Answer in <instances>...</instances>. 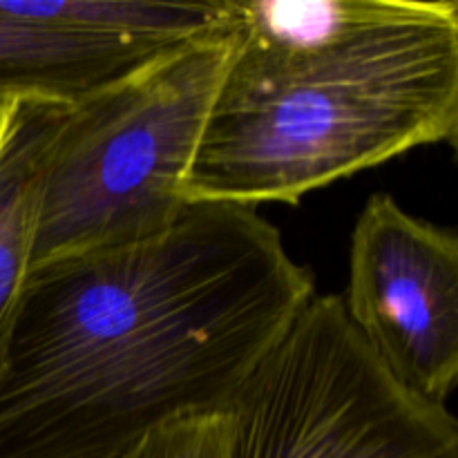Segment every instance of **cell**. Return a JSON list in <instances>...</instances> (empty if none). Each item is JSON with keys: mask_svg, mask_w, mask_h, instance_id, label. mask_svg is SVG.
Masks as SVG:
<instances>
[{"mask_svg": "<svg viewBox=\"0 0 458 458\" xmlns=\"http://www.w3.org/2000/svg\"><path fill=\"white\" fill-rule=\"evenodd\" d=\"M313 295L280 228L237 204L31 268L0 353V458H125L224 414Z\"/></svg>", "mask_w": 458, "mask_h": 458, "instance_id": "1", "label": "cell"}, {"mask_svg": "<svg viewBox=\"0 0 458 458\" xmlns=\"http://www.w3.org/2000/svg\"><path fill=\"white\" fill-rule=\"evenodd\" d=\"M188 204H300L458 137L456 0H233Z\"/></svg>", "mask_w": 458, "mask_h": 458, "instance_id": "2", "label": "cell"}, {"mask_svg": "<svg viewBox=\"0 0 458 458\" xmlns=\"http://www.w3.org/2000/svg\"><path fill=\"white\" fill-rule=\"evenodd\" d=\"M235 22L65 107L38 186L31 268L159 237L188 182Z\"/></svg>", "mask_w": 458, "mask_h": 458, "instance_id": "3", "label": "cell"}, {"mask_svg": "<svg viewBox=\"0 0 458 458\" xmlns=\"http://www.w3.org/2000/svg\"><path fill=\"white\" fill-rule=\"evenodd\" d=\"M228 458H458V423L313 295L224 411Z\"/></svg>", "mask_w": 458, "mask_h": 458, "instance_id": "4", "label": "cell"}, {"mask_svg": "<svg viewBox=\"0 0 458 458\" xmlns=\"http://www.w3.org/2000/svg\"><path fill=\"white\" fill-rule=\"evenodd\" d=\"M343 307L407 389L447 405L458 378V237L376 192L358 215Z\"/></svg>", "mask_w": 458, "mask_h": 458, "instance_id": "5", "label": "cell"}, {"mask_svg": "<svg viewBox=\"0 0 458 458\" xmlns=\"http://www.w3.org/2000/svg\"><path fill=\"white\" fill-rule=\"evenodd\" d=\"M170 49L40 21L0 0V107L16 101L72 106Z\"/></svg>", "mask_w": 458, "mask_h": 458, "instance_id": "6", "label": "cell"}, {"mask_svg": "<svg viewBox=\"0 0 458 458\" xmlns=\"http://www.w3.org/2000/svg\"><path fill=\"white\" fill-rule=\"evenodd\" d=\"M65 107L47 101L0 107V353L30 280L40 174Z\"/></svg>", "mask_w": 458, "mask_h": 458, "instance_id": "7", "label": "cell"}, {"mask_svg": "<svg viewBox=\"0 0 458 458\" xmlns=\"http://www.w3.org/2000/svg\"><path fill=\"white\" fill-rule=\"evenodd\" d=\"M125 458H228L224 414L174 420L150 434Z\"/></svg>", "mask_w": 458, "mask_h": 458, "instance_id": "8", "label": "cell"}]
</instances>
